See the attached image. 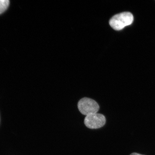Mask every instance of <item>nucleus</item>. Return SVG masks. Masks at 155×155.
<instances>
[{
    "label": "nucleus",
    "instance_id": "1",
    "mask_svg": "<svg viewBox=\"0 0 155 155\" xmlns=\"http://www.w3.org/2000/svg\"><path fill=\"white\" fill-rule=\"evenodd\" d=\"M133 20L134 17L131 13L124 12L114 15L110 19L109 23L114 30H120L132 24Z\"/></svg>",
    "mask_w": 155,
    "mask_h": 155
},
{
    "label": "nucleus",
    "instance_id": "2",
    "mask_svg": "<svg viewBox=\"0 0 155 155\" xmlns=\"http://www.w3.org/2000/svg\"><path fill=\"white\" fill-rule=\"evenodd\" d=\"M78 107L81 113L86 116L97 113L100 109L99 106L95 101L87 97L83 98L79 101Z\"/></svg>",
    "mask_w": 155,
    "mask_h": 155
},
{
    "label": "nucleus",
    "instance_id": "3",
    "mask_svg": "<svg viewBox=\"0 0 155 155\" xmlns=\"http://www.w3.org/2000/svg\"><path fill=\"white\" fill-rule=\"evenodd\" d=\"M106 122L105 116L97 113L87 116L84 120L85 125L91 129L100 128L105 125Z\"/></svg>",
    "mask_w": 155,
    "mask_h": 155
},
{
    "label": "nucleus",
    "instance_id": "4",
    "mask_svg": "<svg viewBox=\"0 0 155 155\" xmlns=\"http://www.w3.org/2000/svg\"><path fill=\"white\" fill-rule=\"evenodd\" d=\"M9 5L8 0H0V15L6 10Z\"/></svg>",
    "mask_w": 155,
    "mask_h": 155
},
{
    "label": "nucleus",
    "instance_id": "5",
    "mask_svg": "<svg viewBox=\"0 0 155 155\" xmlns=\"http://www.w3.org/2000/svg\"><path fill=\"white\" fill-rule=\"evenodd\" d=\"M130 155H141V154H139L138 153H132Z\"/></svg>",
    "mask_w": 155,
    "mask_h": 155
}]
</instances>
